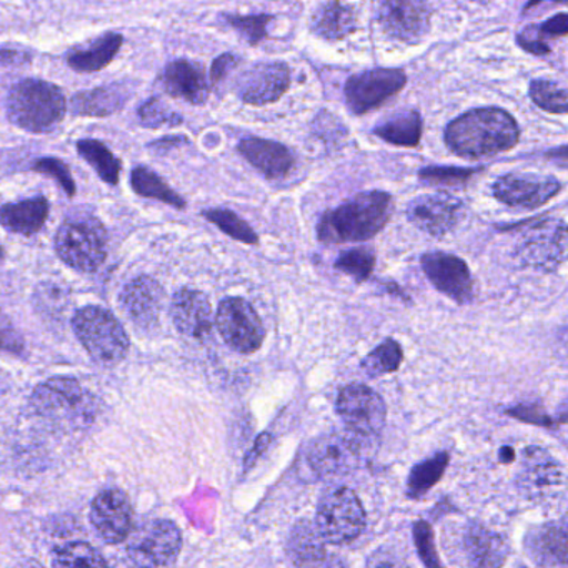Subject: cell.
<instances>
[{
	"instance_id": "6da1fadb",
	"label": "cell",
	"mask_w": 568,
	"mask_h": 568,
	"mask_svg": "<svg viewBox=\"0 0 568 568\" xmlns=\"http://www.w3.org/2000/svg\"><path fill=\"white\" fill-rule=\"evenodd\" d=\"M520 138L517 122L497 108L474 109L452 121L445 129V142L464 159L490 158L510 151Z\"/></svg>"
},
{
	"instance_id": "7a4b0ae2",
	"label": "cell",
	"mask_w": 568,
	"mask_h": 568,
	"mask_svg": "<svg viewBox=\"0 0 568 568\" xmlns=\"http://www.w3.org/2000/svg\"><path fill=\"white\" fill-rule=\"evenodd\" d=\"M394 201L387 192L358 194L334 211L325 212L317 234L324 244L362 242L377 235L390 219Z\"/></svg>"
},
{
	"instance_id": "3957f363",
	"label": "cell",
	"mask_w": 568,
	"mask_h": 568,
	"mask_svg": "<svg viewBox=\"0 0 568 568\" xmlns=\"http://www.w3.org/2000/svg\"><path fill=\"white\" fill-rule=\"evenodd\" d=\"M6 105L9 121L34 134L52 131L68 111L61 89L41 79H24L12 85Z\"/></svg>"
},
{
	"instance_id": "277c9868",
	"label": "cell",
	"mask_w": 568,
	"mask_h": 568,
	"mask_svg": "<svg viewBox=\"0 0 568 568\" xmlns=\"http://www.w3.org/2000/svg\"><path fill=\"white\" fill-rule=\"evenodd\" d=\"M32 405L44 420L68 430L85 427L94 420V397L74 378H51L39 385L32 395Z\"/></svg>"
},
{
	"instance_id": "5b68a950",
	"label": "cell",
	"mask_w": 568,
	"mask_h": 568,
	"mask_svg": "<svg viewBox=\"0 0 568 568\" xmlns=\"http://www.w3.org/2000/svg\"><path fill=\"white\" fill-rule=\"evenodd\" d=\"M59 257L81 272H94L108 257V232L95 215L72 214L55 234Z\"/></svg>"
},
{
	"instance_id": "8992f818",
	"label": "cell",
	"mask_w": 568,
	"mask_h": 568,
	"mask_svg": "<svg viewBox=\"0 0 568 568\" xmlns=\"http://www.w3.org/2000/svg\"><path fill=\"white\" fill-rule=\"evenodd\" d=\"M72 328L88 354L102 365H115L124 361L131 342L112 312L98 305L81 308L72 318Z\"/></svg>"
},
{
	"instance_id": "52a82bcc",
	"label": "cell",
	"mask_w": 568,
	"mask_h": 568,
	"mask_svg": "<svg viewBox=\"0 0 568 568\" xmlns=\"http://www.w3.org/2000/svg\"><path fill=\"white\" fill-rule=\"evenodd\" d=\"M181 550V531L175 524L152 520L129 538L125 561L129 568H174Z\"/></svg>"
},
{
	"instance_id": "ba28073f",
	"label": "cell",
	"mask_w": 568,
	"mask_h": 568,
	"mask_svg": "<svg viewBox=\"0 0 568 568\" xmlns=\"http://www.w3.org/2000/svg\"><path fill=\"white\" fill-rule=\"evenodd\" d=\"M325 541L344 545L355 540L365 527V511L354 490L334 487L322 495L315 518Z\"/></svg>"
},
{
	"instance_id": "9c48e42d",
	"label": "cell",
	"mask_w": 568,
	"mask_h": 568,
	"mask_svg": "<svg viewBox=\"0 0 568 568\" xmlns=\"http://www.w3.org/2000/svg\"><path fill=\"white\" fill-rule=\"evenodd\" d=\"M515 252L527 267L557 271L568 258V225L558 219H545L521 235Z\"/></svg>"
},
{
	"instance_id": "30bf717a",
	"label": "cell",
	"mask_w": 568,
	"mask_h": 568,
	"mask_svg": "<svg viewBox=\"0 0 568 568\" xmlns=\"http://www.w3.org/2000/svg\"><path fill=\"white\" fill-rule=\"evenodd\" d=\"M337 412L347 425L348 434L365 444L381 435L387 418V408L381 395L362 384L342 388L337 398Z\"/></svg>"
},
{
	"instance_id": "8fae6325",
	"label": "cell",
	"mask_w": 568,
	"mask_h": 568,
	"mask_svg": "<svg viewBox=\"0 0 568 568\" xmlns=\"http://www.w3.org/2000/svg\"><path fill=\"white\" fill-rule=\"evenodd\" d=\"M215 325L225 344L241 354H254L264 344V324L245 298H224L219 304Z\"/></svg>"
},
{
	"instance_id": "7c38bea8",
	"label": "cell",
	"mask_w": 568,
	"mask_h": 568,
	"mask_svg": "<svg viewBox=\"0 0 568 568\" xmlns=\"http://www.w3.org/2000/svg\"><path fill=\"white\" fill-rule=\"evenodd\" d=\"M407 84L400 69H372L348 79L345 102L355 115H364L394 98Z\"/></svg>"
},
{
	"instance_id": "4fadbf2b",
	"label": "cell",
	"mask_w": 568,
	"mask_h": 568,
	"mask_svg": "<svg viewBox=\"0 0 568 568\" xmlns=\"http://www.w3.org/2000/svg\"><path fill=\"white\" fill-rule=\"evenodd\" d=\"M291 88V69L284 62H261L242 72L235 82L237 98L248 105L277 102Z\"/></svg>"
},
{
	"instance_id": "5bb4252c",
	"label": "cell",
	"mask_w": 568,
	"mask_h": 568,
	"mask_svg": "<svg viewBox=\"0 0 568 568\" xmlns=\"http://www.w3.org/2000/svg\"><path fill=\"white\" fill-rule=\"evenodd\" d=\"M517 485L530 500H548L557 497L565 487V471L547 452L530 447L525 450Z\"/></svg>"
},
{
	"instance_id": "9a60e30c",
	"label": "cell",
	"mask_w": 568,
	"mask_h": 568,
	"mask_svg": "<svg viewBox=\"0 0 568 568\" xmlns=\"http://www.w3.org/2000/svg\"><path fill=\"white\" fill-rule=\"evenodd\" d=\"M362 445L354 435L328 434L308 448V464L322 477H337L355 470L361 464Z\"/></svg>"
},
{
	"instance_id": "2e32d148",
	"label": "cell",
	"mask_w": 568,
	"mask_h": 568,
	"mask_svg": "<svg viewBox=\"0 0 568 568\" xmlns=\"http://www.w3.org/2000/svg\"><path fill=\"white\" fill-rule=\"evenodd\" d=\"M560 192V182L550 175L507 174L494 184V195L508 207L531 209L541 207Z\"/></svg>"
},
{
	"instance_id": "e0dca14e",
	"label": "cell",
	"mask_w": 568,
	"mask_h": 568,
	"mask_svg": "<svg viewBox=\"0 0 568 568\" xmlns=\"http://www.w3.org/2000/svg\"><path fill=\"white\" fill-rule=\"evenodd\" d=\"M422 268L432 285L452 301L467 304L474 298V281H471L470 271L457 255L428 252L422 257Z\"/></svg>"
},
{
	"instance_id": "ac0fdd59",
	"label": "cell",
	"mask_w": 568,
	"mask_h": 568,
	"mask_svg": "<svg viewBox=\"0 0 568 568\" xmlns=\"http://www.w3.org/2000/svg\"><path fill=\"white\" fill-rule=\"evenodd\" d=\"M378 22L388 38L417 44L430 29V8L424 2H384L378 8Z\"/></svg>"
},
{
	"instance_id": "d6986e66",
	"label": "cell",
	"mask_w": 568,
	"mask_h": 568,
	"mask_svg": "<svg viewBox=\"0 0 568 568\" xmlns=\"http://www.w3.org/2000/svg\"><path fill=\"white\" fill-rule=\"evenodd\" d=\"M462 212V202L448 194L420 195L407 209L408 221L434 237L448 234L460 222Z\"/></svg>"
},
{
	"instance_id": "ffe728a7",
	"label": "cell",
	"mask_w": 568,
	"mask_h": 568,
	"mask_svg": "<svg viewBox=\"0 0 568 568\" xmlns=\"http://www.w3.org/2000/svg\"><path fill=\"white\" fill-rule=\"evenodd\" d=\"M91 520L98 534L109 544L124 541L132 535V505L118 488L101 491L92 501Z\"/></svg>"
},
{
	"instance_id": "44dd1931",
	"label": "cell",
	"mask_w": 568,
	"mask_h": 568,
	"mask_svg": "<svg viewBox=\"0 0 568 568\" xmlns=\"http://www.w3.org/2000/svg\"><path fill=\"white\" fill-rule=\"evenodd\" d=\"M172 318L181 334L204 338L211 334L214 315L211 302L202 292L181 288L172 301Z\"/></svg>"
},
{
	"instance_id": "7402d4cb",
	"label": "cell",
	"mask_w": 568,
	"mask_h": 568,
	"mask_svg": "<svg viewBox=\"0 0 568 568\" xmlns=\"http://www.w3.org/2000/svg\"><path fill=\"white\" fill-rule=\"evenodd\" d=\"M164 302V288L155 278L142 275L125 285L121 294V304L125 314L141 325L151 327L158 322Z\"/></svg>"
},
{
	"instance_id": "603a6c76",
	"label": "cell",
	"mask_w": 568,
	"mask_h": 568,
	"mask_svg": "<svg viewBox=\"0 0 568 568\" xmlns=\"http://www.w3.org/2000/svg\"><path fill=\"white\" fill-rule=\"evenodd\" d=\"M462 550L470 568H501L507 558V544L497 531L470 524L462 538Z\"/></svg>"
},
{
	"instance_id": "cb8c5ba5",
	"label": "cell",
	"mask_w": 568,
	"mask_h": 568,
	"mask_svg": "<svg viewBox=\"0 0 568 568\" xmlns=\"http://www.w3.org/2000/svg\"><path fill=\"white\" fill-rule=\"evenodd\" d=\"M162 84L172 98L184 99L192 105L205 104L209 84L204 69L187 59H179L165 68Z\"/></svg>"
},
{
	"instance_id": "d4e9b609",
	"label": "cell",
	"mask_w": 568,
	"mask_h": 568,
	"mask_svg": "<svg viewBox=\"0 0 568 568\" xmlns=\"http://www.w3.org/2000/svg\"><path fill=\"white\" fill-rule=\"evenodd\" d=\"M239 152L265 178H284L294 168V155L285 145L267 139L248 138L241 141Z\"/></svg>"
},
{
	"instance_id": "484cf974",
	"label": "cell",
	"mask_w": 568,
	"mask_h": 568,
	"mask_svg": "<svg viewBox=\"0 0 568 568\" xmlns=\"http://www.w3.org/2000/svg\"><path fill=\"white\" fill-rule=\"evenodd\" d=\"M528 551L538 564L568 567V514L534 531L528 537Z\"/></svg>"
},
{
	"instance_id": "4316f807",
	"label": "cell",
	"mask_w": 568,
	"mask_h": 568,
	"mask_svg": "<svg viewBox=\"0 0 568 568\" xmlns=\"http://www.w3.org/2000/svg\"><path fill=\"white\" fill-rule=\"evenodd\" d=\"M131 91L124 84L104 85L92 91L78 92L69 102L72 114L88 118H108L124 108Z\"/></svg>"
},
{
	"instance_id": "83f0119b",
	"label": "cell",
	"mask_w": 568,
	"mask_h": 568,
	"mask_svg": "<svg viewBox=\"0 0 568 568\" xmlns=\"http://www.w3.org/2000/svg\"><path fill=\"white\" fill-rule=\"evenodd\" d=\"M287 554L298 568H318L327 557L325 540L317 525L301 520L294 525L287 540Z\"/></svg>"
},
{
	"instance_id": "f1b7e54d",
	"label": "cell",
	"mask_w": 568,
	"mask_h": 568,
	"mask_svg": "<svg viewBox=\"0 0 568 568\" xmlns=\"http://www.w3.org/2000/svg\"><path fill=\"white\" fill-rule=\"evenodd\" d=\"M49 217V201L45 197L28 199L18 204H6L0 211V221L12 234L34 235L44 227Z\"/></svg>"
},
{
	"instance_id": "f546056e",
	"label": "cell",
	"mask_w": 568,
	"mask_h": 568,
	"mask_svg": "<svg viewBox=\"0 0 568 568\" xmlns=\"http://www.w3.org/2000/svg\"><path fill=\"white\" fill-rule=\"evenodd\" d=\"M311 29L318 38L342 41L357 29V16L351 6L327 2L315 9L311 19Z\"/></svg>"
},
{
	"instance_id": "4dcf8cb0",
	"label": "cell",
	"mask_w": 568,
	"mask_h": 568,
	"mask_svg": "<svg viewBox=\"0 0 568 568\" xmlns=\"http://www.w3.org/2000/svg\"><path fill=\"white\" fill-rule=\"evenodd\" d=\"M124 44V38L118 32H108L95 39L88 48L75 49L69 54L68 62L75 72H98L114 61Z\"/></svg>"
},
{
	"instance_id": "1f68e13d",
	"label": "cell",
	"mask_w": 568,
	"mask_h": 568,
	"mask_svg": "<svg viewBox=\"0 0 568 568\" xmlns=\"http://www.w3.org/2000/svg\"><path fill=\"white\" fill-rule=\"evenodd\" d=\"M374 134L388 144L415 148L422 138V118L415 109H405L385 119L374 129Z\"/></svg>"
},
{
	"instance_id": "d6a6232c",
	"label": "cell",
	"mask_w": 568,
	"mask_h": 568,
	"mask_svg": "<svg viewBox=\"0 0 568 568\" xmlns=\"http://www.w3.org/2000/svg\"><path fill=\"white\" fill-rule=\"evenodd\" d=\"M78 152L89 165L98 172L105 184L118 185L122 164L108 145L95 139H82L78 142Z\"/></svg>"
},
{
	"instance_id": "836d02e7",
	"label": "cell",
	"mask_w": 568,
	"mask_h": 568,
	"mask_svg": "<svg viewBox=\"0 0 568 568\" xmlns=\"http://www.w3.org/2000/svg\"><path fill=\"white\" fill-rule=\"evenodd\" d=\"M132 191L145 199H155L175 209H185V201L169 187L164 179L159 178L149 168H135L131 174Z\"/></svg>"
},
{
	"instance_id": "e575fe53",
	"label": "cell",
	"mask_w": 568,
	"mask_h": 568,
	"mask_svg": "<svg viewBox=\"0 0 568 568\" xmlns=\"http://www.w3.org/2000/svg\"><path fill=\"white\" fill-rule=\"evenodd\" d=\"M54 568H109L101 554L82 541L64 545L54 554Z\"/></svg>"
},
{
	"instance_id": "d590c367",
	"label": "cell",
	"mask_w": 568,
	"mask_h": 568,
	"mask_svg": "<svg viewBox=\"0 0 568 568\" xmlns=\"http://www.w3.org/2000/svg\"><path fill=\"white\" fill-rule=\"evenodd\" d=\"M447 465L448 455L442 452V454L427 458V460L414 467V470L410 471V477H408V495L412 498H417L424 495L425 491L430 490V487H434L440 480Z\"/></svg>"
},
{
	"instance_id": "8d00e7d4",
	"label": "cell",
	"mask_w": 568,
	"mask_h": 568,
	"mask_svg": "<svg viewBox=\"0 0 568 568\" xmlns=\"http://www.w3.org/2000/svg\"><path fill=\"white\" fill-rule=\"evenodd\" d=\"M202 215L212 224L217 225L229 237L248 245L258 244V235L235 212L229 211V209H209V211L202 212Z\"/></svg>"
},
{
	"instance_id": "74e56055",
	"label": "cell",
	"mask_w": 568,
	"mask_h": 568,
	"mask_svg": "<svg viewBox=\"0 0 568 568\" xmlns=\"http://www.w3.org/2000/svg\"><path fill=\"white\" fill-rule=\"evenodd\" d=\"M402 358H404V352H402L400 345L394 338H387L364 358L362 368L371 377H377V375L390 374V372L397 371L400 367Z\"/></svg>"
},
{
	"instance_id": "f35d334b",
	"label": "cell",
	"mask_w": 568,
	"mask_h": 568,
	"mask_svg": "<svg viewBox=\"0 0 568 568\" xmlns=\"http://www.w3.org/2000/svg\"><path fill=\"white\" fill-rule=\"evenodd\" d=\"M375 267V255L371 248H351L342 252L335 261V268L351 275L357 282L367 281Z\"/></svg>"
},
{
	"instance_id": "ab89813d",
	"label": "cell",
	"mask_w": 568,
	"mask_h": 568,
	"mask_svg": "<svg viewBox=\"0 0 568 568\" xmlns=\"http://www.w3.org/2000/svg\"><path fill=\"white\" fill-rule=\"evenodd\" d=\"M530 98L538 108L554 114H567L568 91L548 81H534L530 84Z\"/></svg>"
},
{
	"instance_id": "60d3db41",
	"label": "cell",
	"mask_w": 568,
	"mask_h": 568,
	"mask_svg": "<svg viewBox=\"0 0 568 568\" xmlns=\"http://www.w3.org/2000/svg\"><path fill=\"white\" fill-rule=\"evenodd\" d=\"M272 16H225V21L232 29L245 39L248 45H257L267 38V26L272 22Z\"/></svg>"
},
{
	"instance_id": "b9f144b4",
	"label": "cell",
	"mask_w": 568,
	"mask_h": 568,
	"mask_svg": "<svg viewBox=\"0 0 568 568\" xmlns=\"http://www.w3.org/2000/svg\"><path fill=\"white\" fill-rule=\"evenodd\" d=\"M141 124L149 129H161L165 125H181L182 115L172 112L162 99L152 98L139 109Z\"/></svg>"
},
{
	"instance_id": "7bdbcfd3",
	"label": "cell",
	"mask_w": 568,
	"mask_h": 568,
	"mask_svg": "<svg viewBox=\"0 0 568 568\" xmlns=\"http://www.w3.org/2000/svg\"><path fill=\"white\" fill-rule=\"evenodd\" d=\"M32 169H34L36 172H41V174L51 175V178L55 179L58 184L64 189V192L69 195V197H74V178H72L71 171H69L68 165H65L61 159H38V161L34 162V165H32Z\"/></svg>"
},
{
	"instance_id": "ee69618b",
	"label": "cell",
	"mask_w": 568,
	"mask_h": 568,
	"mask_svg": "<svg viewBox=\"0 0 568 568\" xmlns=\"http://www.w3.org/2000/svg\"><path fill=\"white\" fill-rule=\"evenodd\" d=\"M475 171L458 168H427L420 171V179L427 184L460 185L471 178Z\"/></svg>"
},
{
	"instance_id": "f6af8a7d",
	"label": "cell",
	"mask_w": 568,
	"mask_h": 568,
	"mask_svg": "<svg viewBox=\"0 0 568 568\" xmlns=\"http://www.w3.org/2000/svg\"><path fill=\"white\" fill-rule=\"evenodd\" d=\"M415 545H417L418 555L427 568H442L438 560L437 551H435L434 535L432 528L425 521H417L414 527Z\"/></svg>"
},
{
	"instance_id": "bcb514c9",
	"label": "cell",
	"mask_w": 568,
	"mask_h": 568,
	"mask_svg": "<svg viewBox=\"0 0 568 568\" xmlns=\"http://www.w3.org/2000/svg\"><path fill=\"white\" fill-rule=\"evenodd\" d=\"M365 568H412L394 548L381 547L368 557Z\"/></svg>"
},
{
	"instance_id": "7dc6e473",
	"label": "cell",
	"mask_w": 568,
	"mask_h": 568,
	"mask_svg": "<svg viewBox=\"0 0 568 568\" xmlns=\"http://www.w3.org/2000/svg\"><path fill=\"white\" fill-rule=\"evenodd\" d=\"M517 41L518 44H520L525 51L530 52V54L547 55L548 52H550V48H548V45L541 41L540 32H538V29H525L521 34H518Z\"/></svg>"
},
{
	"instance_id": "c3c4849f",
	"label": "cell",
	"mask_w": 568,
	"mask_h": 568,
	"mask_svg": "<svg viewBox=\"0 0 568 568\" xmlns=\"http://www.w3.org/2000/svg\"><path fill=\"white\" fill-rule=\"evenodd\" d=\"M239 62H241V59L235 54H231V52L219 55V58L215 59L214 64H212V82H214V84H219V82L224 81V79L227 78L235 68H237Z\"/></svg>"
},
{
	"instance_id": "681fc988",
	"label": "cell",
	"mask_w": 568,
	"mask_h": 568,
	"mask_svg": "<svg viewBox=\"0 0 568 568\" xmlns=\"http://www.w3.org/2000/svg\"><path fill=\"white\" fill-rule=\"evenodd\" d=\"M538 32L547 38H564L568 34V14L561 12V14L554 16L538 28Z\"/></svg>"
},
{
	"instance_id": "f907efd6",
	"label": "cell",
	"mask_w": 568,
	"mask_h": 568,
	"mask_svg": "<svg viewBox=\"0 0 568 568\" xmlns=\"http://www.w3.org/2000/svg\"><path fill=\"white\" fill-rule=\"evenodd\" d=\"M560 341L564 342L565 347L568 348V327L561 331Z\"/></svg>"
}]
</instances>
